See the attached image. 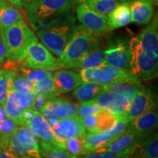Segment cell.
I'll return each instance as SVG.
<instances>
[{
  "label": "cell",
  "instance_id": "6da1fadb",
  "mask_svg": "<svg viewBox=\"0 0 158 158\" xmlns=\"http://www.w3.org/2000/svg\"><path fill=\"white\" fill-rule=\"evenodd\" d=\"M130 70L139 79L148 81L158 75V28L156 16L128 43Z\"/></svg>",
  "mask_w": 158,
  "mask_h": 158
},
{
  "label": "cell",
  "instance_id": "7a4b0ae2",
  "mask_svg": "<svg viewBox=\"0 0 158 158\" xmlns=\"http://www.w3.org/2000/svg\"><path fill=\"white\" fill-rule=\"evenodd\" d=\"M72 8L67 10L37 30V35L51 54L59 56L76 27Z\"/></svg>",
  "mask_w": 158,
  "mask_h": 158
},
{
  "label": "cell",
  "instance_id": "3957f363",
  "mask_svg": "<svg viewBox=\"0 0 158 158\" xmlns=\"http://www.w3.org/2000/svg\"><path fill=\"white\" fill-rule=\"evenodd\" d=\"M0 32L5 45L6 59L15 62H21L25 59L27 47L37 38L23 19Z\"/></svg>",
  "mask_w": 158,
  "mask_h": 158
},
{
  "label": "cell",
  "instance_id": "277c9868",
  "mask_svg": "<svg viewBox=\"0 0 158 158\" xmlns=\"http://www.w3.org/2000/svg\"><path fill=\"white\" fill-rule=\"evenodd\" d=\"M99 37L84 26L77 25L70 40L57 57L59 69H67L90 49L99 45Z\"/></svg>",
  "mask_w": 158,
  "mask_h": 158
},
{
  "label": "cell",
  "instance_id": "5b68a950",
  "mask_svg": "<svg viewBox=\"0 0 158 158\" xmlns=\"http://www.w3.org/2000/svg\"><path fill=\"white\" fill-rule=\"evenodd\" d=\"M76 4L77 0H35L25 6V8L29 23L37 31Z\"/></svg>",
  "mask_w": 158,
  "mask_h": 158
},
{
  "label": "cell",
  "instance_id": "8992f818",
  "mask_svg": "<svg viewBox=\"0 0 158 158\" xmlns=\"http://www.w3.org/2000/svg\"><path fill=\"white\" fill-rule=\"evenodd\" d=\"M78 74L84 83L100 85L122 82L141 83L140 79L130 70L114 68L106 64L94 68L81 69Z\"/></svg>",
  "mask_w": 158,
  "mask_h": 158
},
{
  "label": "cell",
  "instance_id": "52a82bcc",
  "mask_svg": "<svg viewBox=\"0 0 158 158\" xmlns=\"http://www.w3.org/2000/svg\"><path fill=\"white\" fill-rule=\"evenodd\" d=\"M21 62L31 68L48 71H56L59 69L56 59L43 43L38 42L37 38L29 43L27 56Z\"/></svg>",
  "mask_w": 158,
  "mask_h": 158
},
{
  "label": "cell",
  "instance_id": "ba28073f",
  "mask_svg": "<svg viewBox=\"0 0 158 158\" xmlns=\"http://www.w3.org/2000/svg\"><path fill=\"white\" fill-rule=\"evenodd\" d=\"M78 106L66 99L55 98L42 105L39 112L51 125L59 118L76 116Z\"/></svg>",
  "mask_w": 158,
  "mask_h": 158
},
{
  "label": "cell",
  "instance_id": "9c48e42d",
  "mask_svg": "<svg viewBox=\"0 0 158 158\" xmlns=\"http://www.w3.org/2000/svg\"><path fill=\"white\" fill-rule=\"evenodd\" d=\"M76 15L81 25L96 36H102L110 31L107 16L92 10L86 3L78 4Z\"/></svg>",
  "mask_w": 158,
  "mask_h": 158
},
{
  "label": "cell",
  "instance_id": "30bf717a",
  "mask_svg": "<svg viewBox=\"0 0 158 158\" xmlns=\"http://www.w3.org/2000/svg\"><path fill=\"white\" fill-rule=\"evenodd\" d=\"M91 101L117 116H124L130 106L127 97L110 91H101Z\"/></svg>",
  "mask_w": 158,
  "mask_h": 158
},
{
  "label": "cell",
  "instance_id": "8fae6325",
  "mask_svg": "<svg viewBox=\"0 0 158 158\" xmlns=\"http://www.w3.org/2000/svg\"><path fill=\"white\" fill-rule=\"evenodd\" d=\"M50 126L55 137L62 143L70 138L86 134V130L76 116L59 118Z\"/></svg>",
  "mask_w": 158,
  "mask_h": 158
},
{
  "label": "cell",
  "instance_id": "7c38bea8",
  "mask_svg": "<svg viewBox=\"0 0 158 158\" xmlns=\"http://www.w3.org/2000/svg\"><path fill=\"white\" fill-rule=\"evenodd\" d=\"M155 95L143 86L136 92L130 102V106L124 116L130 122L155 106Z\"/></svg>",
  "mask_w": 158,
  "mask_h": 158
},
{
  "label": "cell",
  "instance_id": "4fadbf2b",
  "mask_svg": "<svg viewBox=\"0 0 158 158\" xmlns=\"http://www.w3.org/2000/svg\"><path fill=\"white\" fill-rule=\"evenodd\" d=\"M24 124L34 132L41 141L65 149L64 143H61L56 139L53 133L50 124L39 111L34 110L32 115L26 120Z\"/></svg>",
  "mask_w": 158,
  "mask_h": 158
},
{
  "label": "cell",
  "instance_id": "5bb4252c",
  "mask_svg": "<svg viewBox=\"0 0 158 158\" xmlns=\"http://www.w3.org/2000/svg\"><path fill=\"white\" fill-rule=\"evenodd\" d=\"M157 124L158 114L155 106L130 122L126 130L133 132L146 138L155 133L157 127Z\"/></svg>",
  "mask_w": 158,
  "mask_h": 158
},
{
  "label": "cell",
  "instance_id": "9a60e30c",
  "mask_svg": "<svg viewBox=\"0 0 158 158\" xmlns=\"http://www.w3.org/2000/svg\"><path fill=\"white\" fill-rule=\"evenodd\" d=\"M105 63L119 69L130 70V52L128 43L120 41L104 51Z\"/></svg>",
  "mask_w": 158,
  "mask_h": 158
},
{
  "label": "cell",
  "instance_id": "2e32d148",
  "mask_svg": "<svg viewBox=\"0 0 158 158\" xmlns=\"http://www.w3.org/2000/svg\"><path fill=\"white\" fill-rule=\"evenodd\" d=\"M145 138L129 130H125L119 137L110 142L107 146L97 151L95 153L110 152L126 153L132 149L136 144L141 142Z\"/></svg>",
  "mask_w": 158,
  "mask_h": 158
},
{
  "label": "cell",
  "instance_id": "e0dca14e",
  "mask_svg": "<svg viewBox=\"0 0 158 158\" xmlns=\"http://www.w3.org/2000/svg\"><path fill=\"white\" fill-rule=\"evenodd\" d=\"M59 94H65L76 89L82 84L83 81L80 75L73 70H56L51 74Z\"/></svg>",
  "mask_w": 158,
  "mask_h": 158
},
{
  "label": "cell",
  "instance_id": "ac0fdd59",
  "mask_svg": "<svg viewBox=\"0 0 158 158\" xmlns=\"http://www.w3.org/2000/svg\"><path fill=\"white\" fill-rule=\"evenodd\" d=\"M15 135L27 156L40 158L38 138L28 126L24 124H20L15 131Z\"/></svg>",
  "mask_w": 158,
  "mask_h": 158
},
{
  "label": "cell",
  "instance_id": "d6986e66",
  "mask_svg": "<svg viewBox=\"0 0 158 158\" xmlns=\"http://www.w3.org/2000/svg\"><path fill=\"white\" fill-rule=\"evenodd\" d=\"M131 22L138 25L148 24L154 14L153 4L145 0H133L128 4Z\"/></svg>",
  "mask_w": 158,
  "mask_h": 158
},
{
  "label": "cell",
  "instance_id": "ffe728a7",
  "mask_svg": "<svg viewBox=\"0 0 158 158\" xmlns=\"http://www.w3.org/2000/svg\"><path fill=\"white\" fill-rule=\"evenodd\" d=\"M106 64L104 59V51L100 48V45L90 49L78 60L70 64L67 69H87L94 68Z\"/></svg>",
  "mask_w": 158,
  "mask_h": 158
},
{
  "label": "cell",
  "instance_id": "44dd1931",
  "mask_svg": "<svg viewBox=\"0 0 158 158\" xmlns=\"http://www.w3.org/2000/svg\"><path fill=\"white\" fill-rule=\"evenodd\" d=\"M107 18L110 31L129 24L131 22V15L128 4H119Z\"/></svg>",
  "mask_w": 158,
  "mask_h": 158
},
{
  "label": "cell",
  "instance_id": "7402d4cb",
  "mask_svg": "<svg viewBox=\"0 0 158 158\" xmlns=\"http://www.w3.org/2000/svg\"><path fill=\"white\" fill-rule=\"evenodd\" d=\"M115 139L116 138L112 136L108 131L86 133L84 135L85 147L89 153L96 152Z\"/></svg>",
  "mask_w": 158,
  "mask_h": 158
},
{
  "label": "cell",
  "instance_id": "603a6c76",
  "mask_svg": "<svg viewBox=\"0 0 158 158\" xmlns=\"http://www.w3.org/2000/svg\"><path fill=\"white\" fill-rule=\"evenodd\" d=\"M23 19L19 8L4 1L0 5V31Z\"/></svg>",
  "mask_w": 158,
  "mask_h": 158
},
{
  "label": "cell",
  "instance_id": "cb8c5ba5",
  "mask_svg": "<svg viewBox=\"0 0 158 158\" xmlns=\"http://www.w3.org/2000/svg\"><path fill=\"white\" fill-rule=\"evenodd\" d=\"M4 107L7 113V117H10L19 124H23V113L26 109L23 108L19 103L18 92L13 89H10Z\"/></svg>",
  "mask_w": 158,
  "mask_h": 158
},
{
  "label": "cell",
  "instance_id": "d4e9b609",
  "mask_svg": "<svg viewBox=\"0 0 158 158\" xmlns=\"http://www.w3.org/2000/svg\"><path fill=\"white\" fill-rule=\"evenodd\" d=\"M33 92L35 96L42 97L47 100L56 98L59 94L56 91L54 81L51 75L38 82L35 83Z\"/></svg>",
  "mask_w": 158,
  "mask_h": 158
},
{
  "label": "cell",
  "instance_id": "484cf974",
  "mask_svg": "<svg viewBox=\"0 0 158 158\" xmlns=\"http://www.w3.org/2000/svg\"><path fill=\"white\" fill-rule=\"evenodd\" d=\"M101 91H102V85L92 83H83L73 90V95L78 101L82 102L91 100Z\"/></svg>",
  "mask_w": 158,
  "mask_h": 158
},
{
  "label": "cell",
  "instance_id": "4316f807",
  "mask_svg": "<svg viewBox=\"0 0 158 158\" xmlns=\"http://www.w3.org/2000/svg\"><path fill=\"white\" fill-rule=\"evenodd\" d=\"M142 86H143L141 85V83L138 84V83L132 82H122L102 85V90L110 91V92L124 94L129 98L130 102L136 92L139 90Z\"/></svg>",
  "mask_w": 158,
  "mask_h": 158
},
{
  "label": "cell",
  "instance_id": "83f0119b",
  "mask_svg": "<svg viewBox=\"0 0 158 158\" xmlns=\"http://www.w3.org/2000/svg\"><path fill=\"white\" fill-rule=\"evenodd\" d=\"M118 116L108 110L102 108L96 113L95 127L93 133H101L107 131L114 126Z\"/></svg>",
  "mask_w": 158,
  "mask_h": 158
},
{
  "label": "cell",
  "instance_id": "f1b7e54d",
  "mask_svg": "<svg viewBox=\"0 0 158 158\" xmlns=\"http://www.w3.org/2000/svg\"><path fill=\"white\" fill-rule=\"evenodd\" d=\"M39 146L40 158H78L69 153L67 150L43 141H39Z\"/></svg>",
  "mask_w": 158,
  "mask_h": 158
},
{
  "label": "cell",
  "instance_id": "f546056e",
  "mask_svg": "<svg viewBox=\"0 0 158 158\" xmlns=\"http://www.w3.org/2000/svg\"><path fill=\"white\" fill-rule=\"evenodd\" d=\"M84 3L92 10L106 16L120 4L116 0H87Z\"/></svg>",
  "mask_w": 158,
  "mask_h": 158
},
{
  "label": "cell",
  "instance_id": "4dcf8cb0",
  "mask_svg": "<svg viewBox=\"0 0 158 158\" xmlns=\"http://www.w3.org/2000/svg\"><path fill=\"white\" fill-rule=\"evenodd\" d=\"M65 150L75 157L84 156L90 154L85 147L84 135L70 138L64 143Z\"/></svg>",
  "mask_w": 158,
  "mask_h": 158
},
{
  "label": "cell",
  "instance_id": "1f68e13d",
  "mask_svg": "<svg viewBox=\"0 0 158 158\" xmlns=\"http://www.w3.org/2000/svg\"><path fill=\"white\" fill-rule=\"evenodd\" d=\"M15 74L13 71L6 69L0 70V104H5L7 93L12 89L13 78Z\"/></svg>",
  "mask_w": 158,
  "mask_h": 158
},
{
  "label": "cell",
  "instance_id": "d6a6232c",
  "mask_svg": "<svg viewBox=\"0 0 158 158\" xmlns=\"http://www.w3.org/2000/svg\"><path fill=\"white\" fill-rule=\"evenodd\" d=\"M146 158H158V137L155 132L141 142Z\"/></svg>",
  "mask_w": 158,
  "mask_h": 158
},
{
  "label": "cell",
  "instance_id": "836d02e7",
  "mask_svg": "<svg viewBox=\"0 0 158 158\" xmlns=\"http://www.w3.org/2000/svg\"><path fill=\"white\" fill-rule=\"evenodd\" d=\"M34 84L24 77L15 74L12 82V89L20 93H25L29 91H33Z\"/></svg>",
  "mask_w": 158,
  "mask_h": 158
},
{
  "label": "cell",
  "instance_id": "e575fe53",
  "mask_svg": "<svg viewBox=\"0 0 158 158\" xmlns=\"http://www.w3.org/2000/svg\"><path fill=\"white\" fill-rule=\"evenodd\" d=\"M21 124L13 118L7 117L0 121V138H7L14 134Z\"/></svg>",
  "mask_w": 158,
  "mask_h": 158
},
{
  "label": "cell",
  "instance_id": "d590c367",
  "mask_svg": "<svg viewBox=\"0 0 158 158\" xmlns=\"http://www.w3.org/2000/svg\"><path fill=\"white\" fill-rule=\"evenodd\" d=\"M102 108L100 106L92 102L91 100L82 102L78 106L76 116H77V117H83V116L97 113Z\"/></svg>",
  "mask_w": 158,
  "mask_h": 158
},
{
  "label": "cell",
  "instance_id": "8d00e7d4",
  "mask_svg": "<svg viewBox=\"0 0 158 158\" xmlns=\"http://www.w3.org/2000/svg\"><path fill=\"white\" fill-rule=\"evenodd\" d=\"M18 95H19V103L21 107L24 109H28V108L34 109L36 96L33 91H29L25 93L18 92Z\"/></svg>",
  "mask_w": 158,
  "mask_h": 158
},
{
  "label": "cell",
  "instance_id": "74e56055",
  "mask_svg": "<svg viewBox=\"0 0 158 158\" xmlns=\"http://www.w3.org/2000/svg\"><path fill=\"white\" fill-rule=\"evenodd\" d=\"M126 153H116L105 152L90 153L80 158H126Z\"/></svg>",
  "mask_w": 158,
  "mask_h": 158
},
{
  "label": "cell",
  "instance_id": "f35d334b",
  "mask_svg": "<svg viewBox=\"0 0 158 158\" xmlns=\"http://www.w3.org/2000/svg\"><path fill=\"white\" fill-rule=\"evenodd\" d=\"M6 59V49L2 37L0 32V64H3Z\"/></svg>",
  "mask_w": 158,
  "mask_h": 158
},
{
  "label": "cell",
  "instance_id": "ab89813d",
  "mask_svg": "<svg viewBox=\"0 0 158 158\" xmlns=\"http://www.w3.org/2000/svg\"><path fill=\"white\" fill-rule=\"evenodd\" d=\"M5 1L7 2L8 3L11 4L12 5L16 7L17 8L21 9L23 7L22 0H5Z\"/></svg>",
  "mask_w": 158,
  "mask_h": 158
},
{
  "label": "cell",
  "instance_id": "60d3db41",
  "mask_svg": "<svg viewBox=\"0 0 158 158\" xmlns=\"http://www.w3.org/2000/svg\"><path fill=\"white\" fill-rule=\"evenodd\" d=\"M0 158H20V157H18L9 152L0 151Z\"/></svg>",
  "mask_w": 158,
  "mask_h": 158
},
{
  "label": "cell",
  "instance_id": "b9f144b4",
  "mask_svg": "<svg viewBox=\"0 0 158 158\" xmlns=\"http://www.w3.org/2000/svg\"><path fill=\"white\" fill-rule=\"evenodd\" d=\"M7 117V113H6V110L5 109V107L2 104H0V121L1 120L5 119Z\"/></svg>",
  "mask_w": 158,
  "mask_h": 158
},
{
  "label": "cell",
  "instance_id": "7bdbcfd3",
  "mask_svg": "<svg viewBox=\"0 0 158 158\" xmlns=\"http://www.w3.org/2000/svg\"><path fill=\"white\" fill-rule=\"evenodd\" d=\"M22 1H23V7H25V6H27V5H29V4L32 2L35 1V0H22Z\"/></svg>",
  "mask_w": 158,
  "mask_h": 158
},
{
  "label": "cell",
  "instance_id": "ee69618b",
  "mask_svg": "<svg viewBox=\"0 0 158 158\" xmlns=\"http://www.w3.org/2000/svg\"><path fill=\"white\" fill-rule=\"evenodd\" d=\"M116 1L121 4H129L130 2H132L133 0H116Z\"/></svg>",
  "mask_w": 158,
  "mask_h": 158
},
{
  "label": "cell",
  "instance_id": "f6af8a7d",
  "mask_svg": "<svg viewBox=\"0 0 158 158\" xmlns=\"http://www.w3.org/2000/svg\"><path fill=\"white\" fill-rule=\"evenodd\" d=\"M145 1L150 2H152L153 5H157V4H158V0H145Z\"/></svg>",
  "mask_w": 158,
  "mask_h": 158
},
{
  "label": "cell",
  "instance_id": "bcb514c9",
  "mask_svg": "<svg viewBox=\"0 0 158 158\" xmlns=\"http://www.w3.org/2000/svg\"><path fill=\"white\" fill-rule=\"evenodd\" d=\"M86 1H87V0H77V3H78V4L84 3V2H86Z\"/></svg>",
  "mask_w": 158,
  "mask_h": 158
},
{
  "label": "cell",
  "instance_id": "7dc6e473",
  "mask_svg": "<svg viewBox=\"0 0 158 158\" xmlns=\"http://www.w3.org/2000/svg\"><path fill=\"white\" fill-rule=\"evenodd\" d=\"M20 158H35V157H29V156H22V157H20Z\"/></svg>",
  "mask_w": 158,
  "mask_h": 158
},
{
  "label": "cell",
  "instance_id": "c3c4849f",
  "mask_svg": "<svg viewBox=\"0 0 158 158\" xmlns=\"http://www.w3.org/2000/svg\"><path fill=\"white\" fill-rule=\"evenodd\" d=\"M4 1V0H0V5H1L2 4V2Z\"/></svg>",
  "mask_w": 158,
  "mask_h": 158
},
{
  "label": "cell",
  "instance_id": "681fc988",
  "mask_svg": "<svg viewBox=\"0 0 158 158\" xmlns=\"http://www.w3.org/2000/svg\"><path fill=\"white\" fill-rule=\"evenodd\" d=\"M0 66H1V64H0ZM0 68H1V67H0Z\"/></svg>",
  "mask_w": 158,
  "mask_h": 158
}]
</instances>
